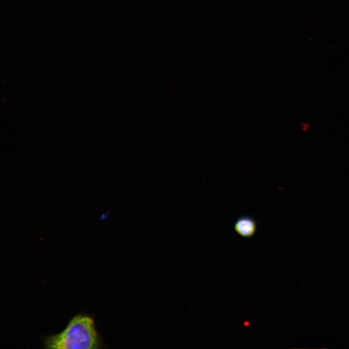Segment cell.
<instances>
[{
	"mask_svg": "<svg viewBox=\"0 0 349 349\" xmlns=\"http://www.w3.org/2000/svg\"><path fill=\"white\" fill-rule=\"evenodd\" d=\"M101 345L94 319L85 314L76 315L63 331L44 340L46 349H97Z\"/></svg>",
	"mask_w": 349,
	"mask_h": 349,
	"instance_id": "cell-1",
	"label": "cell"
},
{
	"mask_svg": "<svg viewBox=\"0 0 349 349\" xmlns=\"http://www.w3.org/2000/svg\"><path fill=\"white\" fill-rule=\"evenodd\" d=\"M234 227L235 230L239 236L248 238L255 234L257 225L256 222L253 217L244 215L237 219Z\"/></svg>",
	"mask_w": 349,
	"mask_h": 349,
	"instance_id": "cell-2",
	"label": "cell"
},
{
	"mask_svg": "<svg viewBox=\"0 0 349 349\" xmlns=\"http://www.w3.org/2000/svg\"><path fill=\"white\" fill-rule=\"evenodd\" d=\"M101 211L102 213L100 215V216L99 217V219L101 221H103V220H107L108 218L110 217L111 210V209H109L105 213L103 212V209H101Z\"/></svg>",
	"mask_w": 349,
	"mask_h": 349,
	"instance_id": "cell-3",
	"label": "cell"
}]
</instances>
